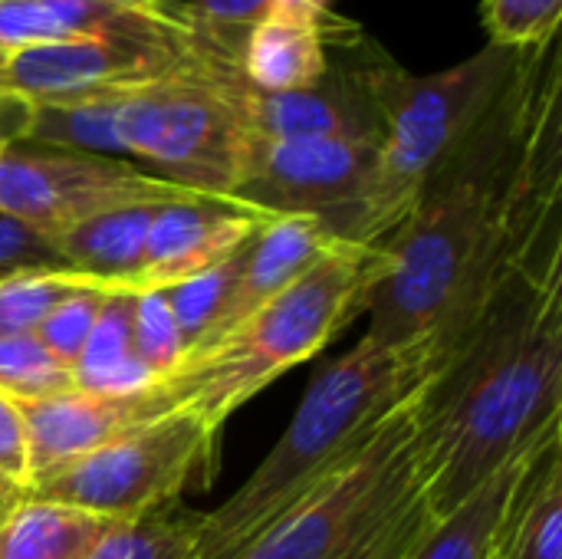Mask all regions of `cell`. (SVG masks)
<instances>
[{
  "instance_id": "obj_37",
  "label": "cell",
  "mask_w": 562,
  "mask_h": 559,
  "mask_svg": "<svg viewBox=\"0 0 562 559\" xmlns=\"http://www.w3.org/2000/svg\"><path fill=\"white\" fill-rule=\"evenodd\" d=\"M290 3H300V7H310V10H326L329 0H290Z\"/></svg>"
},
{
  "instance_id": "obj_23",
  "label": "cell",
  "mask_w": 562,
  "mask_h": 559,
  "mask_svg": "<svg viewBox=\"0 0 562 559\" xmlns=\"http://www.w3.org/2000/svg\"><path fill=\"white\" fill-rule=\"evenodd\" d=\"M201 514L168 504L138 517L109 521L82 559H191Z\"/></svg>"
},
{
  "instance_id": "obj_7",
  "label": "cell",
  "mask_w": 562,
  "mask_h": 559,
  "mask_svg": "<svg viewBox=\"0 0 562 559\" xmlns=\"http://www.w3.org/2000/svg\"><path fill=\"white\" fill-rule=\"evenodd\" d=\"M122 155L198 194L234 198L257 138L237 112L181 63L171 76L125 92L115 112Z\"/></svg>"
},
{
  "instance_id": "obj_33",
  "label": "cell",
  "mask_w": 562,
  "mask_h": 559,
  "mask_svg": "<svg viewBox=\"0 0 562 559\" xmlns=\"http://www.w3.org/2000/svg\"><path fill=\"white\" fill-rule=\"evenodd\" d=\"M30 112H33L30 99H23L16 92L0 96V148L13 145V142H23L26 125H30Z\"/></svg>"
},
{
  "instance_id": "obj_6",
  "label": "cell",
  "mask_w": 562,
  "mask_h": 559,
  "mask_svg": "<svg viewBox=\"0 0 562 559\" xmlns=\"http://www.w3.org/2000/svg\"><path fill=\"white\" fill-rule=\"evenodd\" d=\"M425 385L402 402L336 474L310 491L237 559L362 557L382 527L428 488L422 441Z\"/></svg>"
},
{
  "instance_id": "obj_13",
  "label": "cell",
  "mask_w": 562,
  "mask_h": 559,
  "mask_svg": "<svg viewBox=\"0 0 562 559\" xmlns=\"http://www.w3.org/2000/svg\"><path fill=\"white\" fill-rule=\"evenodd\" d=\"M92 36L188 43V30L171 16L132 10L112 0H0V46L10 53Z\"/></svg>"
},
{
  "instance_id": "obj_10",
  "label": "cell",
  "mask_w": 562,
  "mask_h": 559,
  "mask_svg": "<svg viewBox=\"0 0 562 559\" xmlns=\"http://www.w3.org/2000/svg\"><path fill=\"white\" fill-rule=\"evenodd\" d=\"M382 138H300L257 142L254 161L234 198L267 214H310L339 237L366 198Z\"/></svg>"
},
{
  "instance_id": "obj_24",
  "label": "cell",
  "mask_w": 562,
  "mask_h": 559,
  "mask_svg": "<svg viewBox=\"0 0 562 559\" xmlns=\"http://www.w3.org/2000/svg\"><path fill=\"white\" fill-rule=\"evenodd\" d=\"M280 0H184L168 3L165 16L188 30V40L204 43L240 63L247 33L277 10Z\"/></svg>"
},
{
  "instance_id": "obj_16",
  "label": "cell",
  "mask_w": 562,
  "mask_h": 559,
  "mask_svg": "<svg viewBox=\"0 0 562 559\" xmlns=\"http://www.w3.org/2000/svg\"><path fill=\"white\" fill-rule=\"evenodd\" d=\"M329 10H310L280 0L277 10L260 20L244 43L240 69L260 92H296L316 86L329 69V43L336 36Z\"/></svg>"
},
{
  "instance_id": "obj_29",
  "label": "cell",
  "mask_w": 562,
  "mask_h": 559,
  "mask_svg": "<svg viewBox=\"0 0 562 559\" xmlns=\"http://www.w3.org/2000/svg\"><path fill=\"white\" fill-rule=\"evenodd\" d=\"M132 346L145 369L161 379L184 356L181 329L171 316V306L161 290H138L132 306Z\"/></svg>"
},
{
  "instance_id": "obj_17",
  "label": "cell",
  "mask_w": 562,
  "mask_h": 559,
  "mask_svg": "<svg viewBox=\"0 0 562 559\" xmlns=\"http://www.w3.org/2000/svg\"><path fill=\"white\" fill-rule=\"evenodd\" d=\"M155 208L158 204L105 211L49 237L66 270H76L119 290H138V270Z\"/></svg>"
},
{
  "instance_id": "obj_11",
  "label": "cell",
  "mask_w": 562,
  "mask_h": 559,
  "mask_svg": "<svg viewBox=\"0 0 562 559\" xmlns=\"http://www.w3.org/2000/svg\"><path fill=\"white\" fill-rule=\"evenodd\" d=\"M188 43H155L128 36L63 40L13 49L7 89L30 102H63L105 92H132L171 76L184 63Z\"/></svg>"
},
{
  "instance_id": "obj_15",
  "label": "cell",
  "mask_w": 562,
  "mask_h": 559,
  "mask_svg": "<svg viewBox=\"0 0 562 559\" xmlns=\"http://www.w3.org/2000/svg\"><path fill=\"white\" fill-rule=\"evenodd\" d=\"M26 428L30 448V488L33 481L46 478L49 471L76 461L79 455L99 448L102 441L115 438L125 428L145 425L138 418L135 395L128 399H105L82 389H66L46 399L16 402Z\"/></svg>"
},
{
  "instance_id": "obj_38",
  "label": "cell",
  "mask_w": 562,
  "mask_h": 559,
  "mask_svg": "<svg viewBox=\"0 0 562 559\" xmlns=\"http://www.w3.org/2000/svg\"><path fill=\"white\" fill-rule=\"evenodd\" d=\"M0 96H3V92H0Z\"/></svg>"
},
{
  "instance_id": "obj_20",
  "label": "cell",
  "mask_w": 562,
  "mask_h": 559,
  "mask_svg": "<svg viewBox=\"0 0 562 559\" xmlns=\"http://www.w3.org/2000/svg\"><path fill=\"white\" fill-rule=\"evenodd\" d=\"M138 290H112L102 300L99 320L72 362V382L82 392L128 399L155 382L132 346V306Z\"/></svg>"
},
{
  "instance_id": "obj_8",
  "label": "cell",
  "mask_w": 562,
  "mask_h": 559,
  "mask_svg": "<svg viewBox=\"0 0 562 559\" xmlns=\"http://www.w3.org/2000/svg\"><path fill=\"white\" fill-rule=\"evenodd\" d=\"M214 428L188 412L161 415L145 425L125 428L76 461L33 481L30 494L72 504L79 511L122 521L168 504H178L181 491L194 478L214 471Z\"/></svg>"
},
{
  "instance_id": "obj_18",
  "label": "cell",
  "mask_w": 562,
  "mask_h": 559,
  "mask_svg": "<svg viewBox=\"0 0 562 559\" xmlns=\"http://www.w3.org/2000/svg\"><path fill=\"white\" fill-rule=\"evenodd\" d=\"M553 435H560V428L550 432L533 448H527L507 468H501L487 484H481L451 514L438 517L435 530L428 534V540L418 547V554L412 559H494L497 540H501V527H504V517H507V507H510V501H514V494H517L527 468L533 465V458L540 455V448Z\"/></svg>"
},
{
  "instance_id": "obj_4",
  "label": "cell",
  "mask_w": 562,
  "mask_h": 559,
  "mask_svg": "<svg viewBox=\"0 0 562 559\" xmlns=\"http://www.w3.org/2000/svg\"><path fill=\"white\" fill-rule=\"evenodd\" d=\"M382 264V247L336 237L293 283L247 320L214 343L184 353L171 372L135 392L138 418L151 422L188 412L221 432L240 405L293 366L313 359L369 310Z\"/></svg>"
},
{
  "instance_id": "obj_3",
  "label": "cell",
  "mask_w": 562,
  "mask_h": 559,
  "mask_svg": "<svg viewBox=\"0 0 562 559\" xmlns=\"http://www.w3.org/2000/svg\"><path fill=\"white\" fill-rule=\"evenodd\" d=\"M438 369L435 339L382 346L369 336L333 359L306 389L286 432L257 471L201 514L191 559H237L310 491L336 474Z\"/></svg>"
},
{
  "instance_id": "obj_1",
  "label": "cell",
  "mask_w": 562,
  "mask_h": 559,
  "mask_svg": "<svg viewBox=\"0 0 562 559\" xmlns=\"http://www.w3.org/2000/svg\"><path fill=\"white\" fill-rule=\"evenodd\" d=\"M382 250L366 336L435 339L438 359L520 270L562 250L560 33L520 49Z\"/></svg>"
},
{
  "instance_id": "obj_32",
  "label": "cell",
  "mask_w": 562,
  "mask_h": 559,
  "mask_svg": "<svg viewBox=\"0 0 562 559\" xmlns=\"http://www.w3.org/2000/svg\"><path fill=\"white\" fill-rule=\"evenodd\" d=\"M0 481L30 491V448L16 402L0 392Z\"/></svg>"
},
{
  "instance_id": "obj_21",
  "label": "cell",
  "mask_w": 562,
  "mask_h": 559,
  "mask_svg": "<svg viewBox=\"0 0 562 559\" xmlns=\"http://www.w3.org/2000/svg\"><path fill=\"white\" fill-rule=\"evenodd\" d=\"M109 517L20 494L0 517V559H82Z\"/></svg>"
},
{
  "instance_id": "obj_19",
  "label": "cell",
  "mask_w": 562,
  "mask_h": 559,
  "mask_svg": "<svg viewBox=\"0 0 562 559\" xmlns=\"http://www.w3.org/2000/svg\"><path fill=\"white\" fill-rule=\"evenodd\" d=\"M494 559H562V448L553 435L527 468Z\"/></svg>"
},
{
  "instance_id": "obj_30",
  "label": "cell",
  "mask_w": 562,
  "mask_h": 559,
  "mask_svg": "<svg viewBox=\"0 0 562 559\" xmlns=\"http://www.w3.org/2000/svg\"><path fill=\"white\" fill-rule=\"evenodd\" d=\"M115 287H89V290H79L72 297H66L63 303H56L49 310V316L36 326V339L63 362L69 366L72 372V362L79 359L95 320H99V310H102V300L112 293Z\"/></svg>"
},
{
  "instance_id": "obj_22",
  "label": "cell",
  "mask_w": 562,
  "mask_h": 559,
  "mask_svg": "<svg viewBox=\"0 0 562 559\" xmlns=\"http://www.w3.org/2000/svg\"><path fill=\"white\" fill-rule=\"evenodd\" d=\"M122 99L125 92L63 99V102H33L23 142L86 152V155L125 158L119 145V132H115V112Z\"/></svg>"
},
{
  "instance_id": "obj_31",
  "label": "cell",
  "mask_w": 562,
  "mask_h": 559,
  "mask_svg": "<svg viewBox=\"0 0 562 559\" xmlns=\"http://www.w3.org/2000/svg\"><path fill=\"white\" fill-rule=\"evenodd\" d=\"M23 270H66L49 234L0 211V280Z\"/></svg>"
},
{
  "instance_id": "obj_14",
  "label": "cell",
  "mask_w": 562,
  "mask_h": 559,
  "mask_svg": "<svg viewBox=\"0 0 562 559\" xmlns=\"http://www.w3.org/2000/svg\"><path fill=\"white\" fill-rule=\"evenodd\" d=\"M333 241H336V234H329V227L319 217H310V214H277V217H270L257 231V237L240 250L234 287H231L211 333L198 346L214 343L217 336L234 329L240 320H247L257 306H263L270 297H277Z\"/></svg>"
},
{
  "instance_id": "obj_27",
  "label": "cell",
  "mask_w": 562,
  "mask_h": 559,
  "mask_svg": "<svg viewBox=\"0 0 562 559\" xmlns=\"http://www.w3.org/2000/svg\"><path fill=\"white\" fill-rule=\"evenodd\" d=\"M237 264H240V254L204 270V273H194L188 280H178L171 287H165V300L171 306V316L181 329V339H184V353L194 349L214 326L231 287H234V277H237Z\"/></svg>"
},
{
  "instance_id": "obj_26",
  "label": "cell",
  "mask_w": 562,
  "mask_h": 559,
  "mask_svg": "<svg viewBox=\"0 0 562 559\" xmlns=\"http://www.w3.org/2000/svg\"><path fill=\"white\" fill-rule=\"evenodd\" d=\"M72 372L63 366L36 333L0 336V392L13 402H33L72 389Z\"/></svg>"
},
{
  "instance_id": "obj_25",
  "label": "cell",
  "mask_w": 562,
  "mask_h": 559,
  "mask_svg": "<svg viewBox=\"0 0 562 559\" xmlns=\"http://www.w3.org/2000/svg\"><path fill=\"white\" fill-rule=\"evenodd\" d=\"M89 287L109 283H99L76 270H23L0 280V336L36 333V326L49 316L56 303Z\"/></svg>"
},
{
  "instance_id": "obj_9",
  "label": "cell",
  "mask_w": 562,
  "mask_h": 559,
  "mask_svg": "<svg viewBox=\"0 0 562 559\" xmlns=\"http://www.w3.org/2000/svg\"><path fill=\"white\" fill-rule=\"evenodd\" d=\"M201 198L125 158L86 155L33 142L0 148V211L59 234L79 221L135 204H175Z\"/></svg>"
},
{
  "instance_id": "obj_35",
  "label": "cell",
  "mask_w": 562,
  "mask_h": 559,
  "mask_svg": "<svg viewBox=\"0 0 562 559\" xmlns=\"http://www.w3.org/2000/svg\"><path fill=\"white\" fill-rule=\"evenodd\" d=\"M20 494H26V491H16L13 484L0 481V517H3V514H7V511L16 504V497H20Z\"/></svg>"
},
{
  "instance_id": "obj_2",
  "label": "cell",
  "mask_w": 562,
  "mask_h": 559,
  "mask_svg": "<svg viewBox=\"0 0 562 559\" xmlns=\"http://www.w3.org/2000/svg\"><path fill=\"white\" fill-rule=\"evenodd\" d=\"M562 425V250L520 270L445 346L422 392L428 497L451 514Z\"/></svg>"
},
{
  "instance_id": "obj_28",
  "label": "cell",
  "mask_w": 562,
  "mask_h": 559,
  "mask_svg": "<svg viewBox=\"0 0 562 559\" xmlns=\"http://www.w3.org/2000/svg\"><path fill=\"white\" fill-rule=\"evenodd\" d=\"M562 0H484L481 23L491 46L530 49L560 33Z\"/></svg>"
},
{
  "instance_id": "obj_12",
  "label": "cell",
  "mask_w": 562,
  "mask_h": 559,
  "mask_svg": "<svg viewBox=\"0 0 562 559\" xmlns=\"http://www.w3.org/2000/svg\"><path fill=\"white\" fill-rule=\"evenodd\" d=\"M270 217L247 201L217 194L158 204L145 237L138 290H165L237 257Z\"/></svg>"
},
{
  "instance_id": "obj_5",
  "label": "cell",
  "mask_w": 562,
  "mask_h": 559,
  "mask_svg": "<svg viewBox=\"0 0 562 559\" xmlns=\"http://www.w3.org/2000/svg\"><path fill=\"white\" fill-rule=\"evenodd\" d=\"M517 56L520 49H501L487 43L481 53L445 72L408 76L375 46L372 92L385 132L372 185L339 227L342 241L385 247L398 234L422 188L497 96Z\"/></svg>"
},
{
  "instance_id": "obj_34",
  "label": "cell",
  "mask_w": 562,
  "mask_h": 559,
  "mask_svg": "<svg viewBox=\"0 0 562 559\" xmlns=\"http://www.w3.org/2000/svg\"><path fill=\"white\" fill-rule=\"evenodd\" d=\"M112 3H122V7H132V10H145V13H165L168 0H112Z\"/></svg>"
},
{
  "instance_id": "obj_36",
  "label": "cell",
  "mask_w": 562,
  "mask_h": 559,
  "mask_svg": "<svg viewBox=\"0 0 562 559\" xmlns=\"http://www.w3.org/2000/svg\"><path fill=\"white\" fill-rule=\"evenodd\" d=\"M7 63H10V49L0 46V92H10L7 89Z\"/></svg>"
}]
</instances>
